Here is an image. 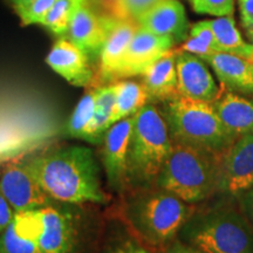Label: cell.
I'll return each mask as SVG.
<instances>
[{"instance_id":"cell-1","label":"cell","mask_w":253,"mask_h":253,"mask_svg":"<svg viewBox=\"0 0 253 253\" xmlns=\"http://www.w3.org/2000/svg\"><path fill=\"white\" fill-rule=\"evenodd\" d=\"M25 163L52 199L69 204L108 201V196L101 189L99 167L89 148H60L36 155Z\"/></svg>"},{"instance_id":"cell-2","label":"cell","mask_w":253,"mask_h":253,"mask_svg":"<svg viewBox=\"0 0 253 253\" xmlns=\"http://www.w3.org/2000/svg\"><path fill=\"white\" fill-rule=\"evenodd\" d=\"M63 134L59 119L36 101L0 96V162L45 148Z\"/></svg>"},{"instance_id":"cell-3","label":"cell","mask_w":253,"mask_h":253,"mask_svg":"<svg viewBox=\"0 0 253 253\" xmlns=\"http://www.w3.org/2000/svg\"><path fill=\"white\" fill-rule=\"evenodd\" d=\"M221 157L190 145L173 143L157 185L188 204H195L220 190Z\"/></svg>"},{"instance_id":"cell-4","label":"cell","mask_w":253,"mask_h":253,"mask_svg":"<svg viewBox=\"0 0 253 253\" xmlns=\"http://www.w3.org/2000/svg\"><path fill=\"white\" fill-rule=\"evenodd\" d=\"M163 116L173 143L223 155L236 141L210 102L178 96L167 101Z\"/></svg>"},{"instance_id":"cell-5","label":"cell","mask_w":253,"mask_h":253,"mask_svg":"<svg viewBox=\"0 0 253 253\" xmlns=\"http://www.w3.org/2000/svg\"><path fill=\"white\" fill-rule=\"evenodd\" d=\"M132 120L128 178L149 184L157 179L173 142L163 114L153 104H145Z\"/></svg>"},{"instance_id":"cell-6","label":"cell","mask_w":253,"mask_h":253,"mask_svg":"<svg viewBox=\"0 0 253 253\" xmlns=\"http://www.w3.org/2000/svg\"><path fill=\"white\" fill-rule=\"evenodd\" d=\"M186 244L204 253H253L252 225L231 208H217L190 217L182 227Z\"/></svg>"},{"instance_id":"cell-7","label":"cell","mask_w":253,"mask_h":253,"mask_svg":"<svg viewBox=\"0 0 253 253\" xmlns=\"http://www.w3.org/2000/svg\"><path fill=\"white\" fill-rule=\"evenodd\" d=\"M192 213L191 204L162 190L147 195L135 204L132 221L145 240L163 245L177 235Z\"/></svg>"},{"instance_id":"cell-8","label":"cell","mask_w":253,"mask_h":253,"mask_svg":"<svg viewBox=\"0 0 253 253\" xmlns=\"http://www.w3.org/2000/svg\"><path fill=\"white\" fill-rule=\"evenodd\" d=\"M0 192L15 212L52 204V198L41 188L27 164L19 161L6 163L0 175Z\"/></svg>"},{"instance_id":"cell-9","label":"cell","mask_w":253,"mask_h":253,"mask_svg":"<svg viewBox=\"0 0 253 253\" xmlns=\"http://www.w3.org/2000/svg\"><path fill=\"white\" fill-rule=\"evenodd\" d=\"M173 46L175 41L170 38L157 36L138 26L120 65L116 80L143 75L153 63L172 49Z\"/></svg>"},{"instance_id":"cell-10","label":"cell","mask_w":253,"mask_h":253,"mask_svg":"<svg viewBox=\"0 0 253 253\" xmlns=\"http://www.w3.org/2000/svg\"><path fill=\"white\" fill-rule=\"evenodd\" d=\"M253 186V132L235 141L221 157L220 190L232 196Z\"/></svg>"},{"instance_id":"cell-11","label":"cell","mask_w":253,"mask_h":253,"mask_svg":"<svg viewBox=\"0 0 253 253\" xmlns=\"http://www.w3.org/2000/svg\"><path fill=\"white\" fill-rule=\"evenodd\" d=\"M132 116L115 122L103 137V167L110 188L121 190L128 178V155Z\"/></svg>"},{"instance_id":"cell-12","label":"cell","mask_w":253,"mask_h":253,"mask_svg":"<svg viewBox=\"0 0 253 253\" xmlns=\"http://www.w3.org/2000/svg\"><path fill=\"white\" fill-rule=\"evenodd\" d=\"M40 210L42 231L37 240V253H75L78 230L74 216L52 204Z\"/></svg>"},{"instance_id":"cell-13","label":"cell","mask_w":253,"mask_h":253,"mask_svg":"<svg viewBox=\"0 0 253 253\" xmlns=\"http://www.w3.org/2000/svg\"><path fill=\"white\" fill-rule=\"evenodd\" d=\"M176 72L181 96L212 103L220 93L204 60L188 52L176 49Z\"/></svg>"},{"instance_id":"cell-14","label":"cell","mask_w":253,"mask_h":253,"mask_svg":"<svg viewBox=\"0 0 253 253\" xmlns=\"http://www.w3.org/2000/svg\"><path fill=\"white\" fill-rule=\"evenodd\" d=\"M116 18L100 14L84 2L73 14L68 27V39L84 50L89 58L100 55L110 27Z\"/></svg>"},{"instance_id":"cell-15","label":"cell","mask_w":253,"mask_h":253,"mask_svg":"<svg viewBox=\"0 0 253 253\" xmlns=\"http://www.w3.org/2000/svg\"><path fill=\"white\" fill-rule=\"evenodd\" d=\"M89 56L66 38H60L46 56V63L73 86L86 87L94 80Z\"/></svg>"},{"instance_id":"cell-16","label":"cell","mask_w":253,"mask_h":253,"mask_svg":"<svg viewBox=\"0 0 253 253\" xmlns=\"http://www.w3.org/2000/svg\"><path fill=\"white\" fill-rule=\"evenodd\" d=\"M144 30L182 42L189 36V21L184 6L178 0H161L136 20Z\"/></svg>"},{"instance_id":"cell-17","label":"cell","mask_w":253,"mask_h":253,"mask_svg":"<svg viewBox=\"0 0 253 253\" xmlns=\"http://www.w3.org/2000/svg\"><path fill=\"white\" fill-rule=\"evenodd\" d=\"M138 28V24L131 19H115L104 41L99 55V84L116 80V74L121 65L129 43Z\"/></svg>"},{"instance_id":"cell-18","label":"cell","mask_w":253,"mask_h":253,"mask_svg":"<svg viewBox=\"0 0 253 253\" xmlns=\"http://www.w3.org/2000/svg\"><path fill=\"white\" fill-rule=\"evenodd\" d=\"M42 231L41 210L15 212L0 235V253H37V240Z\"/></svg>"},{"instance_id":"cell-19","label":"cell","mask_w":253,"mask_h":253,"mask_svg":"<svg viewBox=\"0 0 253 253\" xmlns=\"http://www.w3.org/2000/svg\"><path fill=\"white\" fill-rule=\"evenodd\" d=\"M212 107L235 140L253 132V102L250 100L232 91L220 90Z\"/></svg>"},{"instance_id":"cell-20","label":"cell","mask_w":253,"mask_h":253,"mask_svg":"<svg viewBox=\"0 0 253 253\" xmlns=\"http://www.w3.org/2000/svg\"><path fill=\"white\" fill-rule=\"evenodd\" d=\"M205 61L210 63L224 88L253 94V62L223 52L213 53Z\"/></svg>"},{"instance_id":"cell-21","label":"cell","mask_w":253,"mask_h":253,"mask_svg":"<svg viewBox=\"0 0 253 253\" xmlns=\"http://www.w3.org/2000/svg\"><path fill=\"white\" fill-rule=\"evenodd\" d=\"M142 77L149 99L167 102L181 96L177 84L175 48L170 49L153 63Z\"/></svg>"},{"instance_id":"cell-22","label":"cell","mask_w":253,"mask_h":253,"mask_svg":"<svg viewBox=\"0 0 253 253\" xmlns=\"http://www.w3.org/2000/svg\"><path fill=\"white\" fill-rule=\"evenodd\" d=\"M208 23L213 32L217 52L235 54L251 61L252 47L243 40L232 15L218 17V19L208 20Z\"/></svg>"},{"instance_id":"cell-23","label":"cell","mask_w":253,"mask_h":253,"mask_svg":"<svg viewBox=\"0 0 253 253\" xmlns=\"http://www.w3.org/2000/svg\"><path fill=\"white\" fill-rule=\"evenodd\" d=\"M115 88V109L113 114V125L120 120L134 116L143 108L149 100V95L143 86L134 81H118Z\"/></svg>"},{"instance_id":"cell-24","label":"cell","mask_w":253,"mask_h":253,"mask_svg":"<svg viewBox=\"0 0 253 253\" xmlns=\"http://www.w3.org/2000/svg\"><path fill=\"white\" fill-rule=\"evenodd\" d=\"M95 113V89L87 91L79 101L67 122L63 123V136L81 140L84 129Z\"/></svg>"},{"instance_id":"cell-25","label":"cell","mask_w":253,"mask_h":253,"mask_svg":"<svg viewBox=\"0 0 253 253\" xmlns=\"http://www.w3.org/2000/svg\"><path fill=\"white\" fill-rule=\"evenodd\" d=\"M88 0H56L52 9L43 19L41 26L46 27L56 36L67 33L69 23L78 7Z\"/></svg>"},{"instance_id":"cell-26","label":"cell","mask_w":253,"mask_h":253,"mask_svg":"<svg viewBox=\"0 0 253 253\" xmlns=\"http://www.w3.org/2000/svg\"><path fill=\"white\" fill-rule=\"evenodd\" d=\"M55 2L56 0H33L31 4L18 9L17 13L20 18L21 24L25 26L41 25Z\"/></svg>"},{"instance_id":"cell-27","label":"cell","mask_w":253,"mask_h":253,"mask_svg":"<svg viewBox=\"0 0 253 253\" xmlns=\"http://www.w3.org/2000/svg\"><path fill=\"white\" fill-rule=\"evenodd\" d=\"M191 5L197 13L214 17L233 15L235 11V0H191Z\"/></svg>"},{"instance_id":"cell-28","label":"cell","mask_w":253,"mask_h":253,"mask_svg":"<svg viewBox=\"0 0 253 253\" xmlns=\"http://www.w3.org/2000/svg\"><path fill=\"white\" fill-rule=\"evenodd\" d=\"M160 1L161 0H120L118 18L136 21Z\"/></svg>"},{"instance_id":"cell-29","label":"cell","mask_w":253,"mask_h":253,"mask_svg":"<svg viewBox=\"0 0 253 253\" xmlns=\"http://www.w3.org/2000/svg\"><path fill=\"white\" fill-rule=\"evenodd\" d=\"M179 49L188 52L190 54L198 56V58L204 60V61L209 58V56L212 55L213 53H216V50H213L210 46L207 45V43L203 42L202 40L190 36L184 40V42H183V45L179 47Z\"/></svg>"},{"instance_id":"cell-30","label":"cell","mask_w":253,"mask_h":253,"mask_svg":"<svg viewBox=\"0 0 253 253\" xmlns=\"http://www.w3.org/2000/svg\"><path fill=\"white\" fill-rule=\"evenodd\" d=\"M189 36L195 37V38H197V39L202 40L203 42L207 43V45H209L211 48L217 52L216 40H214L213 32H212V30H211L208 20L199 21V23H196L192 25L191 28H190V31H189Z\"/></svg>"},{"instance_id":"cell-31","label":"cell","mask_w":253,"mask_h":253,"mask_svg":"<svg viewBox=\"0 0 253 253\" xmlns=\"http://www.w3.org/2000/svg\"><path fill=\"white\" fill-rule=\"evenodd\" d=\"M240 19L246 34L253 32V0H238Z\"/></svg>"},{"instance_id":"cell-32","label":"cell","mask_w":253,"mask_h":253,"mask_svg":"<svg viewBox=\"0 0 253 253\" xmlns=\"http://www.w3.org/2000/svg\"><path fill=\"white\" fill-rule=\"evenodd\" d=\"M15 211L0 192V235L13 219Z\"/></svg>"},{"instance_id":"cell-33","label":"cell","mask_w":253,"mask_h":253,"mask_svg":"<svg viewBox=\"0 0 253 253\" xmlns=\"http://www.w3.org/2000/svg\"><path fill=\"white\" fill-rule=\"evenodd\" d=\"M239 203L246 219L253 226V186L239 195Z\"/></svg>"},{"instance_id":"cell-34","label":"cell","mask_w":253,"mask_h":253,"mask_svg":"<svg viewBox=\"0 0 253 253\" xmlns=\"http://www.w3.org/2000/svg\"><path fill=\"white\" fill-rule=\"evenodd\" d=\"M94 1L102 9L104 15H109V17L119 19L118 15L120 0H94Z\"/></svg>"},{"instance_id":"cell-35","label":"cell","mask_w":253,"mask_h":253,"mask_svg":"<svg viewBox=\"0 0 253 253\" xmlns=\"http://www.w3.org/2000/svg\"><path fill=\"white\" fill-rule=\"evenodd\" d=\"M163 253H204L201 250L194 248V246L183 244V243L178 242L172 244L170 248H168Z\"/></svg>"},{"instance_id":"cell-36","label":"cell","mask_w":253,"mask_h":253,"mask_svg":"<svg viewBox=\"0 0 253 253\" xmlns=\"http://www.w3.org/2000/svg\"><path fill=\"white\" fill-rule=\"evenodd\" d=\"M110 253H150L147 249L142 248V246L135 244L132 242H126L118 249H115Z\"/></svg>"},{"instance_id":"cell-37","label":"cell","mask_w":253,"mask_h":253,"mask_svg":"<svg viewBox=\"0 0 253 253\" xmlns=\"http://www.w3.org/2000/svg\"><path fill=\"white\" fill-rule=\"evenodd\" d=\"M32 1H33V0H9V2L13 5L15 11H18V9L25 7V6L31 4Z\"/></svg>"},{"instance_id":"cell-38","label":"cell","mask_w":253,"mask_h":253,"mask_svg":"<svg viewBox=\"0 0 253 253\" xmlns=\"http://www.w3.org/2000/svg\"><path fill=\"white\" fill-rule=\"evenodd\" d=\"M248 37H249V39L251 40V43H250V45H251V47H252V59H251V62H253V32H252V33L248 34Z\"/></svg>"}]
</instances>
